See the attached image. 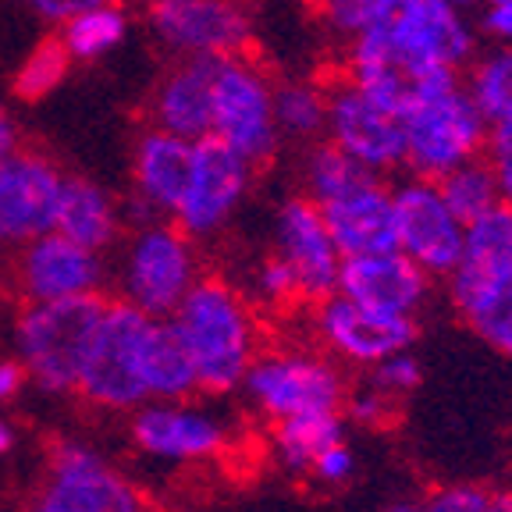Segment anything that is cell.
<instances>
[{"label": "cell", "mask_w": 512, "mask_h": 512, "mask_svg": "<svg viewBox=\"0 0 512 512\" xmlns=\"http://www.w3.org/2000/svg\"><path fill=\"white\" fill-rule=\"evenodd\" d=\"M25 381H29V374H25L22 363H15V360H4V363H0V402L15 399V395L22 392Z\"/></svg>", "instance_id": "b9f144b4"}, {"label": "cell", "mask_w": 512, "mask_h": 512, "mask_svg": "<svg viewBox=\"0 0 512 512\" xmlns=\"http://www.w3.org/2000/svg\"><path fill=\"white\" fill-rule=\"evenodd\" d=\"M388 512H424V505H406V502H402V505H392Z\"/></svg>", "instance_id": "7dc6e473"}, {"label": "cell", "mask_w": 512, "mask_h": 512, "mask_svg": "<svg viewBox=\"0 0 512 512\" xmlns=\"http://www.w3.org/2000/svg\"><path fill=\"white\" fill-rule=\"evenodd\" d=\"M484 512H512V491H491Z\"/></svg>", "instance_id": "f6af8a7d"}, {"label": "cell", "mask_w": 512, "mask_h": 512, "mask_svg": "<svg viewBox=\"0 0 512 512\" xmlns=\"http://www.w3.org/2000/svg\"><path fill=\"white\" fill-rule=\"evenodd\" d=\"M192 168H196V146L189 139L164 132V128L146 125L143 136L136 143V189L150 207H157L160 214L175 217V210L182 207L185 189H189Z\"/></svg>", "instance_id": "7402d4cb"}, {"label": "cell", "mask_w": 512, "mask_h": 512, "mask_svg": "<svg viewBox=\"0 0 512 512\" xmlns=\"http://www.w3.org/2000/svg\"><path fill=\"white\" fill-rule=\"evenodd\" d=\"M484 150H488L491 168H495L498 192H502V200L512 207V118L491 121L488 146H484Z\"/></svg>", "instance_id": "d590c367"}, {"label": "cell", "mask_w": 512, "mask_h": 512, "mask_svg": "<svg viewBox=\"0 0 512 512\" xmlns=\"http://www.w3.org/2000/svg\"><path fill=\"white\" fill-rule=\"evenodd\" d=\"M459 4H473V0H459Z\"/></svg>", "instance_id": "681fc988"}, {"label": "cell", "mask_w": 512, "mask_h": 512, "mask_svg": "<svg viewBox=\"0 0 512 512\" xmlns=\"http://www.w3.org/2000/svg\"><path fill=\"white\" fill-rule=\"evenodd\" d=\"M456 310L466 317L473 335L484 338L495 352L512 360V274L480 285L466 299H459Z\"/></svg>", "instance_id": "83f0119b"}, {"label": "cell", "mask_w": 512, "mask_h": 512, "mask_svg": "<svg viewBox=\"0 0 512 512\" xmlns=\"http://www.w3.org/2000/svg\"><path fill=\"white\" fill-rule=\"evenodd\" d=\"M196 278L200 271H196L189 235L175 221L146 224L128 249L125 296L121 299H128L150 317H171Z\"/></svg>", "instance_id": "ba28073f"}, {"label": "cell", "mask_w": 512, "mask_h": 512, "mask_svg": "<svg viewBox=\"0 0 512 512\" xmlns=\"http://www.w3.org/2000/svg\"><path fill=\"white\" fill-rule=\"evenodd\" d=\"M246 178H249V164L221 136L210 132V136L196 139V168H192L182 207L175 210L171 221L192 242L214 235L228 221L235 203H239L242 189H246Z\"/></svg>", "instance_id": "5bb4252c"}, {"label": "cell", "mask_w": 512, "mask_h": 512, "mask_svg": "<svg viewBox=\"0 0 512 512\" xmlns=\"http://www.w3.org/2000/svg\"><path fill=\"white\" fill-rule=\"evenodd\" d=\"M473 104L484 121L512 118V54L484 61L473 75Z\"/></svg>", "instance_id": "d6a6232c"}, {"label": "cell", "mask_w": 512, "mask_h": 512, "mask_svg": "<svg viewBox=\"0 0 512 512\" xmlns=\"http://www.w3.org/2000/svg\"><path fill=\"white\" fill-rule=\"evenodd\" d=\"M310 473L317 480H324V484H342V480L352 473V448L345 445V438L324 448V452H320V456L313 459Z\"/></svg>", "instance_id": "ab89813d"}, {"label": "cell", "mask_w": 512, "mask_h": 512, "mask_svg": "<svg viewBox=\"0 0 512 512\" xmlns=\"http://www.w3.org/2000/svg\"><path fill=\"white\" fill-rule=\"evenodd\" d=\"M274 118L296 139H317L328 125V96L317 82H274Z\"/></svg>", "instance_id": "4dcf8cb0"}, {"label": "cell", "mask_w": 512, "mask_h": 512, "mask_svg": "<svg viewBox=\"0 0 512 512\" xmlns=\"http://www.w3.org/2000/svg\"><path fill=\"white\" fill-rule=\"evenodd\" d=\"M25 512H146V498L89 445L57 441L47 480Z\"/></svg>", "instance_id": "5b68a950"}, {"label": "cell", "mask_w": 512, "mask_h": 512, "mask_svg": "<svg viewBox=\"0 0 512 512\" xmlns=\"http://www.w3.org/2000/svg\"><path fill=\"white\" fill-rule=\"evenodd\" d=\"M260 292H264L267 299H271L274 306H292V303H303V296H299V278L296 271L281 260L278 253L267 260L264 267H260Z\"/></svg>", "instance_id": "8d00e7d4"}, {"label": "cell", "mask_w": 512, "mask_h": 512, "mask_svg": "<svg viewBox=\"0 0 512 512\" xmlns=\"http://www.w3.org/2000/svg\"><path fill=\"white\" fill-rule=\"evenodd\" d=\"M146 324H150V313H143L128 299L107 303L104 317L96 324L93 345H89L79 388H75L89 406L125 413V409H139L143 402H150L143 377H139V342H143Z\"/></svg>", "instance_id": "277c9868"}, {"label": "cell", "mask_w": 512, "mask_h": 512, "mask_svg": "<svg viewBox=\"0 0 512 512\" xmlns=\"http://www.w3.org/2000/svg\"><path fill=\"white\" fill-rule=\"evenodd\" d=\"M11 445H15V431H11L8 420H0V456H4Z\"/></svg>", "instance_id": "bcb514c9"}, {"label": "cell", "mask_w": 512, "mask_h": 512, "mask_svg": "<svg viewBox=\"0 0 512 512\" xmlns=\"http://www.w3.org/2000/svg\"><path fill=\"white\" fill-rule=\"evenodd\" d=\"M64 175L40 146L18 143L0 157V246H25L54 232Z\"/></svg>", "instance_id": "9c48e42d"}, {"label": "cell", "mask_w": 512, "mask_h": 512, "mask_svg": "<svg viewBox=\"0 0 512 512\" xmlns=\"http://www.w3.org/2000/svg\"><path fill=\"white\" fill-rule=\"evenodd\" d=\"M132 438L157 459H207L224 448V431L203 409L182 402H143L132 416Z\"/></svg>", "instance_id": "ffe728a7"}, {"label": "cell", "mask_w": 512, "mask_h": 512, "mask_svg": "<svg viewBox=\"0 0 512 512\" xmlns=\"http://www.w3.org/2000/svg\"><path fill=\"white\" fill-rule=\"evenodd\" d=\"M381 4L384 0H303V8L317 22H328L331 29L342 32H363Z\"/></svg>", "instance_id": "836d02e7"}, {"label": "cell", "mask_w": 512, "mask_h": 512, "mask_svg": "<svg viewBox=\"0 0 512 512\" xmlns=\"http://www.w3.org/2000/svg\"><path fill=\"white\" fill-rule=\"evenodd\" d=\"M402 128H406V164L427 182L477 157L488 146L484 114L459 89L409 107L402 114Z\"/></svg>", "instance_id": "52a82bcc"}, {"label": "cell", "mask_w": 512, "mask_h": 512, "mask_svg": "<svg viewBox=\"0 0 512 512\" xmlns=\"http://www.w3.org/2000/svg\"><path fill=\"white\" fill-rule=\"evenodd\" d=\"M15 281L25 303H47V299L86 296L104 285V260L89 246L61 232H47L40 239L18 246Z\"/></svg>", "instance_id": "e0dca14e"}, {"label": "cell", "mask_w": 512, "mask_h": 512, "mask_svg": "<svg viewBox=\"0 0 512 512\" xmlns=\"http://www.w3.org/2000/svg\"><path fill=\"white\" fill-rule=\"evenodd\" d=\"M434 185H438L441 200L448 203V210H452L463 224H470L473 217H480L484 210H491L498 200H502L495 168H491V160H488V150H480L477 157L463 160V164H456V168H448L445 175L434 178Z\"/></svg>", "instance_id": "4316f807"}, {"label": "cell", "mask_w": 512, "mask_h": 512, "mask_svg": "<svg viewBox=\"0 0 512 512\" xmlns=\"http://www.w3.org/2000/svg\"><path fill=\"white\" fill-rule=\"evenodd\" d=\"M143 8L175 54H221L271 64L253 36L246 0H146Z\"/></svg>", "instance_id": "8992f818"}, {"label": "cell", "mask_w": 512, "mask_h": 512, "mask_svg": "<svg viewBox=\"0 0 512 512\" xmlns=\"http://www.w3.org/2000/svg\"><path fill=\"white\" fill-rule=\"evenodd\" d=\"M342 434L345 427L338 409H313V413L274 420V448H278V459L292 473H310L313 459L328 445L342 441Z\"/></svg>", "instance_id": "484cf974"}, {"label": "cell", "mask_w": 512, "mask_h": 512, "mask_svg": "<svg viewBox=\"0 0 512 512\" xmlns=\"http://www.w3.org/2000/svg\"><path fill=\"white\" fill-rule=\"evenodd\" d=\"M512 274V207L498 200L491 210L473 217L463 235V256L456 271L448 274V292L452 303L477 292L480 285Z\"/></svg>", "instance_id": "603a6c76"}, {"label": "cell", "mask_w": 512, "mask_h": 512, "mask_svg": "<svg viewBox=\"0 0 512 512\" xmlns=\"http://www.w3.org/2000/svg\"><path fill=\"white\" fill-rule=\"evenodd\" d=\"M54 232L100 253L118 235V214H114L111 200H107V192L100 185H93L82 175H68L61 182Z\"/></svg>", "instance_id": "d4e9b609"}, {"label": "cell", "mask_w": 512, "mask_h": 512, "mask_svg": "<svg viewBox=\"0 0 512 512\" xmlns=\"http://www.w3.org/2000/svg\"><path fill=\"white\" fill-rule=\"evenodd\" d=\"M491 4H512V0H491Z\"/></svg>", "instance_id": "c3c4849f"}, {"label": "cell", "mask_w": 512, "mask_h": 512, "mask_svg": "<svg viewBox=\"0 0 512 512\" xmlns=\"http://www.w3.org/2000/svg\"><path fill=\"white\" fill-rule=\"evenodd\" d=\"M221 54H178L150 93L143 96L139 114L143 125L164 128L182 139H203L214 132V75Z\"/></svg>", "instance_id": "7c38bea8"}, {"label": "cell", "mask_w": 512, "mask_h": 512, "mask_svg": "<svg viewBox=\"0 0 512 512\" xmlns=\"http://www.w3.org/2000/svg\"><path fill=\"white\" fill-rule=\"evenodd\" d=\"M15 146H18V132H15V125H11L8 114H4V107H0V157H8Z\"/></svg>", "instance_id": "ee69618b"}, {"label": "cell", "mask_w": 512, "mask_h": 512, "mask_svg": "<svg viewBox=\"0 0 512 512\" xmlns=\"http://www.w3.org/2000/svg\"><path fill=\"white\" fill-rule=\"evenodd\" d=\"M370 384H374L377 392L399 399V395L413 392L416 384H420V363L409 352H392V356H384L381 363L370 367Z\"/></svg>", "instance_id": "e575fe53"}, {"label": "cell", "mask_w": 512, "mask_h": 512, "mask_svg": "<svg viewBox=\"0 0 512 512\" xmlns=\"http://www.w3.org/2000/svg\"><path fill=\"white\" fill-rule=\"evenodd\" d=\"M395 402H399V399L377 392L374 384H370L367 392L352 395V399H349V416L356 420V424H363V427H381L384 420L395 413Z\"/></svg>", "instance_id": "f35d334b"}, {"label": "cell", "mask_w": 512, "mask_h": 512, "mask_svg": "<svg viewBox=\"0 0 512 512\" xmlns=\"http://www.w3.org/2000/svg\"><path fill=\"white\" fill-rule=\"evenodd\" d=\"M246 392L271 420H285L313 409H338L345 399V381L328 360L296 356V352H267L256 356L246 374Z\"/></svg>", "instance_id": "30bf717a"}, {"label": "cell", "mask_w": 512, "mask_h": 512, "mask_svg": "<svg viewBox=\"0 0 512 512\" xmlns=\"http://www.w3.org/2000/svg\"><path fill=\"white\" fill-rule=\"evenodd\" d=\"M278 68L242 57H221L214 75V136L232 146L249 168H267L278 153L274 82Z\"/></svg>", "instance_id": "3957f363"}, {"label": "cell", "mask_w": 512, "mask_h": 512, "mask_svg": "<svg viewBox=\"0 0 512 512\" xmlns=\"http://www.w3.org/2000/svg\"><path fill=\"white\" fill-rule=\"evenodd\" d=\"M363 36L395 47L416 61L456 64L470 54V36L448 0H384Z\"/></svg>", "instance_id": "8fae6325"}, {"label": "cell", "mask_w": 512, "mask_h": 512, "mask_svg": "<svg viewBox=\"0 0 512 512\" xmlns=\"http://www.w3.org/2000/svg\"><path fill=\"white\" fill-rule=\"evenodd\" d=\"M491 491L473 488V484H456V488L434 491L424 502V512H484Z\"/></svg>", "instance_id": "74e56055"}, {"label": "cell", "mask_w": 512, "mask_h": 512, "mask_svg": "<svg viewBox=\"0 0 512 512\" xmlns=\"http://www.w3.org/2000/svg\"><path fill=\"white\" fill-rule=\"evenodd\" d=\"M139 4H146V0H139Z\"/></svg>", "instance_id": "f907efd6"}, {"label": "cell", "mask_w": 512, "mask_h": 512, "mask_svg": "<svg viewBox=\"0 0 512 512\" xmlns=\"http://www.w3.org/2000/svg\"><path fill=\"white\" fill-rule=\"evenodd\" d=\"M424 267L409 260L402 249L370 256H345L338 274V292L370 310L384 313H413L427 296Z\"/></svg>", "instance_id": "d6986e66"}, {"label": "cell", "mask_w": 512, "mask_h": 512, "mask_svg": "<svg viewBox=\"0 0 512 512\" xmlns=\"http://www.w3.org/2000/svg\"><path fill=\"white\" fill-rule=\"evenodd\" d=\"M175 328L189 345L200 392L224 395L246 381L256 352V320L246 299L217 274H203L192 281L178 310L171 313Z\"/></svg>", "instance_id": "6da1fadb"}, {"label": "cell", "mask_w": 512, "mask_h": 512, "mask_svg": "<svg viewBox=\"0 0 512 512\" xmlns=\"http://www.w3.org/2000/svg\"><path fill=\"white\" fill-rule=\"evenodd\" d=\"M125 32V18L118 8H96L86 15H75L72 22H64V43L75 57H96L111 50Z\"/></svg>", "instance_id": "1f68e13d"}, {"label": "cell", "mask_w": 512, "mask_h": 512, "mask_svg": "<svg viewBox=\"0 0 512 512\" xmlns=\"http://www.w3.org/2000/svg\"><path fill=\"white\" fill-rule=\"evenodd\" d=\"M29 4L50 22H72L75 15H86L96 8H121L125 0H29Z\"/></svg>", "instance_id": "60d3db41"}, {"label": "cell", "mask_w": 512, "mask_h": 512, "mask_svg": "<svg viewBox=\"0 0 512 512\" xmlns=\"http://www.w3.org/2000/svg\"><path fill=\"white\" fill-rule=\"evenodd\" d=\"M111 296L86 292V296L47 299L29 303L18 313V352L22 367L36 388L50 395H68L79 388L96 324L104 317Z\"/></svg>", "instance_id": "7a4b0ae2"}, {"label": "cell", "mask_w": 512, "mask_h": 512, "mask_svg": "<svg viewBox=\"0 0 512 512\" xmlns=\"http://www.w3.org/2000/svg\"><path fill=\"white\" fill-rule=\"evenodd\" d=\"M484 25H488L491 32H498V36H509L512 40V4H495V8L488 11V18H484Z\"/></svg>", "instance_id": "7bdbcfd3"}, {"label": "cell", "mask_w": 512, "mask_h": 512, "mask_svg": "<svg viewBox=\"0 0 512 512\" xmlns=\"http://www.w3.org/2000/svg\"><path fill=\"white\" fill-rule=\"evenodd\" d=\"M68 68H72V50H68L61 32H50V36H43L29 50L25 64L15 72V79H11V93L18 100H25V104H36V100H43V96L61 86Z\"/></svg>", "instance_id": "f546056e"}, {"label": "cell", "mask_w": 512, "mask_h": 512, "mask_svg": "<svg viewBox=\"0 0 512 512\" xmlns=\"http://www.w3.org/2000/svg\"><path fill=\"white\" fill-rule=\"evenodd\" d=\"M399 249L434 278H448L463 256L466 224L459 221L434 182H413L395 192Z\"/></svg>", "instance_id": "9a60e30c"}, {"label": "cell", "mask_w": 512, "mask_h": 512, "mask_svg": "<svg viewBox=\"0 0 512 512\" xmlns=\"http://www.w3.org/2000/svg\"><path fill=\"white\" fill-rule=\"evenodd\" d=\"M317 331L335 356L356 367H374L384 356L406 352L416 342L413 313L370 310L342 292L317 303Z\"/></svg>", "instance_id": "4fadbf2b"}, {"label": "cell", "mask_w": 512, "mask_h": 512, "mask_svg": "<svg viewBox=\"0 0 512 512\" xmlns=\"http://www.w3.org/2000/svg\"><path fill=\"white\" fill-rule=\"evenodd\" d=\"M324 96H328L331 139L352 157L363 160L367 168H395L399 160H406V128L399 114L377 107L352 82L328 86Z\"/></svg>", "instance_id": "ac0fdd59"}, {"label": "cell", "mask_w": 512, "mask_h": 512, "mask_svg": "<svg viewBox=\"0 0 512 512\" xmlns=\"http://www.w3.org/2000/svg\"><path fill=\"white\" fill-rule=\"evenodd\" d=\"M328 232L335 239L338 253L370 256L399 249V224H395V192L381 182H367L360 189L345 192L338 200L320 203Z\"/></svg>", "instance_id": "44dd1931"}, {"label": "cell", "mask_w": 512, "mask_h": 512, "mask_svg": "<svg viewBox=\"0 0 512 512\" xmlns=\"http://www.w3.org/2000/svg\"><path fill=\"white\" fill-rule=\"evenodd\" d=\"M139 377L150 402H185L200 392V370L171 317H150L139 342Z\"/></svg>", "instance_id": "cb8c5ba5"}, {"label": "cell", "mask_w": 512, "mask_h": 512, "mask_svg": "<svg viewBox=\"0 0 512 512\" xmlns=\"http://www.w3.org/2000/svg\"><path fill=\"white\" fill-rule=\"evenodd\" d=\"M306 178H310V196L317 203L338 200V196L360 189V185L377 182V178L370 175L367 164L352 157V153L345 150V146H338L335 139H320V143L313 146Z\"/></svg>", "instance_id": "f1b7e54d"}, {"label": "cell", "mask_w": 512, "mask_h": 512, "mask_svg": "<svg viewBox=\"0 0 512 512\" xmlns=\"http://www.w3.org/2000/svg\"><path fill=\"white\" fill-rule=\"evenodd\" d=\"M278 256L299 278V296L303 303H324L338 292V274H342V253L328 232L324 210L306 196H292L278 217Z\"/></svg>", "instance_id": "2e32d148"}]
</instances>
